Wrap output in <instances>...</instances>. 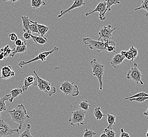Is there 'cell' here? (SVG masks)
<instances>
[{"label":"cell","mask_w":148,"mask_h":137,"mask_svg":"<svg viewBox=\"0 0 148 137\" xmlns=\"http://www.w3.org/2000/svg\"><path fill=\"white\" fill-rule=\"evenodd\" d=\"M25 79L27 80V81L29 84H34V81L36 80V78L32 75H29V76L25 77Z\"/></svg>","instance_id":"obj_39"},{"label":"cell","mask_w":148,"mask_h":137,"mask_svg":"<svg viewBox=\"0 0 148 137\" xmlns=\"http://www.w3.org/2000/svg\"><path fill=\"white\" fill-rule=\"evenodd\" d=\"M31 24L30 25V31L31 33H37L39 34V31L38 29V27L36 24L33 22V21L30 20Z\"/></svg>","instance_id":"obj_33"},{"label":"cell","mask_w":148,"mask_h":137,"mask_svg":"<svg viewBox=\"0 0 148 137\" xmlns=\"http://www.w3.org/2000/svg\"><path fill=\"white\" fill-rule=\"evenodd\" d=\"M125 58L120 53L116 54L112 58L111 61V64L113 68H116L118 66L123 62Z\"/></svg>","instance_id":"obj_14"},{"label":"cell","mask_w":148,"mask_h":137,"mask_svg":"<svg viewBox=\"0 0 148 137\" xmlns=\"http://www.w3.org/2000/svg\"><path fill=\"white\" fill-rule=\"evenodd\" d=\"M16 133L19 134L18 129L11 128L6 122L0 118V137L12 136Z\"/></svg>","instance_id":"obj_10"},{"label":"cell","mask_w":148,"mask_h":137,"mask_svg":"<svg viewBox=\"0 0 148 137\" xmlns=\"http://www.w3.org/2000/svg\"><path fill=\"white\" fill-rule=\"evenodd\" d=\"M9 38L10 39V40L13 42H15L18 39V37L16 34L14 32L10 33L9 34Z\"/></svg>","instance_id":"obj_38"},{"label":"cell","mask_w":148,"mask_h":137,"mask_svg":"<svg viewBox=\"0 0 148 137\" xmlns=\"http://www.w3.org/2000/svg\"><path fill=\"white\" fill-rule=\"evenodd\" d=\"M9 113L12 121L16 122L18 125L19 130L22 128L24 122L30 118L27 113L25 106L23 104H18L12 110H9Z\"/></svg>","instance_id":"obj_1"},{"label":"cell","mask_w":148,"mask_h":137,"mask_svg":"<svg viewBox=\"0 0 148 137\" xmlns=\"http://www.w3.org/2000/svg\"><path fill=\"white\" fill-rule=\"evenodd\" d=\"M129 51L132 54V55H133L134 59H136V57L138 56V50L136 49V48H134L133 47V45H132L130 49H129Z\"/></svg>","instance_id":"obj_35"},{"label":"cell","mask_w":148,"mask_h":137,"mask_svg":"<svg viewBox=\"0 0 148 137\" xmlns=\"http://www.w3.org/2000/svg\"><path fill=\"white\" fill-rule=\"evenodd\" d=\"M100 137H108L107 136V135L104 134H102L100 135Z\"/></svg>","instance_id":"obj_45"},{"label":"cell","mask_w":148,"mask_h":137,"mask_svg":"<svg viewBox=\"0 0 148 137\" xmlns=\"http://www.w3.org/2000/svg\"><path fill=\"white\" fill-rule=\"evenodd\" d=\"M86 112L82 109L74 111L72 112L71 118L69 119L70 125L72 126L84 125V121L86 120Z\"/></svg>","instance_id":"obj_7"},{"label":"cell","mask_w":148,"mask_h":137,"mask_svg":"<svg viewBox=\"0 0 148 137\" xmlns=\"http://www.w3.org/2000/svg\"><path fill=\"white\" fill-rule=\"evenodd\" d=\"M143 114H144V115H145L146 116H148V109H147L146 111H145V112L143 113Z\"/></svg>","instance_id":"obj_44"},{"label":"cell","mask_w":148,"mask_h":137,"mask_svg":"<svg viewBox=\"0 0 148 137\" xmlns=\"http://www.w3.org/2000/svg\"><path fill=\"white\" fill-rule=\"evenodd\" d=\"M145 10L147 11V13L145 14V16L147 17L148 16V0H145V1H142V4L140 5V6L135 8L134 10L135 11H138V10Z\"/></svg>","instance_id":"obj_27"},{"label":"cell","mask_w":148,"mask_h":137,"mask_svg":"<svg viewBox=\"0 0 148 137\" xmlns=\"http://www.w3.org/2000/svg\"><path fill=\"white\" fill-rule=\"evenodd\" d=\"M146 136L147 137H148V131H147V132L146 133Z\"/></svg>","instance_id":"obj_46"},{"label":"cell","mask_w":148,"mask_h":137,"mask_svg":"<svg viewBox=\"0 0 148 137\" xmlns=\"http://www.w3.org/2000/svg\"><path fill=\"white\" fill-rule=\"evenodd\" d=\"M95 12H99V18L101 21H104L106 19V18L105 16V14L107 12V10H106V5L104 2V1H101V2L98 3L97 6H96V8L92 11L86 13L85 16H88Z\"/></svg>","instance_id":"obj_11"},{"label":"cell","mask_w":148,"mask_h":137,"mask_svg":"<svg viewBox=\"0 0 148 137\" xmlns=\"http://www.w3.org/2000/svg\"><path fill=\"white\" fill-rule=\"evenodd\" d=\"M15 72L11 66H6L1 68L0 79L8 80L15 76Z\"/></svg>","instance_id":"obj_12"},{"label":"cell","mask_w":148,"mask_h":137,"mask_svg":"<svg viewBox=\"0 0 148 137\" xmlns=\"http://www.w3.org/2000/svg\"></svg>","instance_id":"obj_47"},{"label":"cell","mask_w":148,"mask_h":137,"mask_svg":"<svg viewBox=\"0 0 148 137\" xmlns=\"http://www.w3.org/2000/svg\"><path fill=\"white\" fill-rule=\"evenodd\" d=\"M31 36H32V33L30 32H24L23 35V37L24 39L29 40L30 39H31Z\"/></svg>","instance_id":"obj_41"},{"label":"cell","mask_w":148,"mask_h":137,"mask_svg":"<svg viewBox=\"0 0 148 137\" xmlns=\"http://www.w3.org/2000/svg\"><path fill=\"white\" fill-rule=\"evenodd\" d=\"M0 50L3 52V53L4 54V55H5L6 58L8 57H10L13 51V49H11L10 48L9 45L5 46L4 48H1Z\"/></svg>","instance_id":"obj_29"},{"label":"cell","mask_w":148,"mask_h":137,"mask_svg":"<svg viewBox=\"0 0 148 137\" xmlns=\"http://www.w3.org/2000/svg\"><path fill=\"white\" fill-rule=\"evenodd\" d=\"M148 97V94L145 93V92H140L137 93L136 94L132 96L129 97H126L125 99V100H130L131 99L136 98H139V97Z\"/></svg>","instance_id":"obj_31"},{"label":"cell","mask_w":148,"mask_h":137,"mask_svg":"<svg viewBox=\"0 0 148 137\" xmlns=\"http://www.w3.org/2000/svg\"><path fill=\"white\" fill-rule=\"evenodd\" d=\"M86 3H84L83 0H74L72 5L70 8H69L68 9H66L65 10H61L60 11V14L57 16V18H61L66 13H68L69 12H70L71 10L81 7L83 5H84Z\"/></svg>","instance_id":"obj_13"},{"label":"cell","mask_w":148,"mask_h":137,"mask_svg":"<svg viewBox=\"0 0 148 137\" xmlns=\"http://www.w3.org/2000/svg\"><path fill=\"white\" fill-rule=\"evenodd\" d=\"M23 93V91L21 89L19 88H16L10 91V95H11V98L9 99V102L12 103L14 99L17 98L18 95H20Z\"/></svg>","instance_id":"obj_20"},{"label":"cell","mask_w":148,"mask_h":137,"mask_svg":"<svg viewBox=\"0 0 148 137\" xmlns=\"http://www.w3.org/2000/svg\"><path fill=\"white\" fill-rule=\"evenodd\" d=\"M33 22L36 24L38 27V29L39 31V35L42 38H45V34L47 33L49 30V27L46 26L45 25L39 24L36 21H33Z\"/></svg>","instance_id":"obj_17"},{"label":"cell","mask_w":148,"mask_h":137,"mask_svg":"<svg viewBox=\"0 0 148 137\" xmlns=\"http://www.w3.org/2000/svg\"><path fill=\"white\" fill-rule=\"evenodd\" d=\"M115 29L116 28L111 29V25H108L102 27L99 32V37L98 41L105 42L111 40L112 34Z\"/></svg>","instance_id":"obj_9"},{"label":"cell","mask_w":148,"mask_h":137,"mask_svg":"<svg viewBox=\"0 0 148 137\" xmlns=\"http://www.w3.org/2000/svg\"><path fill=\"white\" fill-rule=\"evenodd\" d=\"M15 42V45L16 47H21V46H22V45H23L24 44H25V43L26 42L25 41H22L21 39H18Z\"/></svg>","instance_id":"obj_40"},{"label":"cell","mask_w":148,"mask_h":137,"mask_svg":"<svg viewBox=\"0 0 148 137\" xmlns=\"http://www.w3.org/2000/svg\"><path fill=\"white\" fill-rule=\"evenodd\" d=\"M106 49L107 52H116V45L115 43L112 40H110L107 42H104Z\"/></svg>","instance_id":"obj_21"},{"label":"cell","mask_w":148,"mask_h":137,"mask_svg":"<svg viewBox=\"0 0 148 137\" xmlns=\"http://www.w3.org/2000/svg\"><path fill=\"white\" fill-rule=\"evenodd\" d=\"M90 106H91V104L89 103L86 100H84L83 101H80L79 104V107L80 109L86 111L89 110V107Z\"/></svg>","instance_id":"obj_28"},{"label":"cell","mask_w":148,"mask_h":137,"mask_svg":"<svg viewBox=\"0 0 148 137\" xmlns=\"http://www.w3.org/2000/svg\"><path fill=\"white\" fill-rule=\"evenodd\" d=\"M148 100V97H139L136 98H133L130 99V101H136L138 102H144L145 100Z\"/></svg>","instance_id":"obj_36"},{"label":"cell","mask_w":148,"mask_h":137,"mask_svg":"<svg viewBox=\"0 0 148 137\" xmlns=\"http://www.w3.org/2000/svg\"><path fill=\"white\" fill-rule=\"evenodd\" d=\"M21 19L22 21L23 31L24 32H30V25L31 24L30 19H29L28 16H22Z\"/></svg>","instance_id":"obj_16"},{"label":"cell","mask_w":148,"mask_h":137,"mask_svg":"<svg viewBox=\"0 0 148 137\" xmlns=\"http://www.w3.org/2000/svg\"><path fill=\"white\" fill-rule=\"evenodd\" d=\"M106 116H107V121L109 124L108 127L109 128H112L113 125L116 123V116L109 113H107Z\"/></svg>","instance_id":"obj_24"},{"label":"cell","mask_w":148,"mask_h":137,"mask_svg":"<svg viewBox=\"0 0 148 137\" xmlns=\"http://www.w3.org/2000/svg\"><path fill=\"white\" fill-rule=\"evenodd\" d=\"M143 75L138 68V64L134 63L133 66H132L127 72V78L129 80L132 81L137 84H140L141 85H143L144 83L141 79Z\"/></svg>","instance_id":"obj_6"},{"label":"cell","mask_w":148,"mask_h":137,"mask_svg":"<svg viewBox=\"0 0 148 137\" xmlns=\"http://www.w3.org/2000/svg\"><path fill=\"white\" fill-rule=\"evenodd\" d=\"M27 42H25V44L22 46L16 47V48H13L12 53L11 54L10 57H13L16 53H22L27 51Z\"/></svg>","instance_id":"obj_18"},{"label":"cell","mask_w":148,"mask_h":137,"mask_svg":"<svg viewBox=\"0 0 148 137\" xmlns=\"http://www.w3.org/2000/svg\"><path fill=\"white\" fill-rule=\"evenodd\" d=\"M33 73L36 75L38 82L37 86L40 90L47 93L50 97L56 92V88L55 86L51 85L49 82L40 77L36 71H33Z\"/></svg>","instance_id":"obj_3"},{"label":"cell","mask_w":148,"mask_h":137,"mask_svg":"<svg viewBox=\"0 0 148 137\" xmlns=\"http://www.w3.org/2000/svg\"><path fill=\"white\" fill-rule=\"evenodd\" d=\"M120 131H121V134H120V137H130V135L128 133L124 131L123 129H121Z\"/></svg>","instance_id":"obj_42"},{"label":"cell","mask_w":148,"mask_h":137,"mask_svg":"<svg viewBox=\"0 0 148 137\" xmlns=\"http://www.w3.org/2000/svg\"><path fill=\"white\" fill-rule=\"evenodd\" d=\"M82 43L90 49L95 50L98 53L101 52H107L104 42L95 40L90 38H84L82 39Z\"/></svg>","instance_id":"obj_5"},{"label":"cell","mask_w":148,"mask_h":137,"mask_svg":"<svg viewBox=\"0 0 148 137\" xmlns=\"http://www.w3.org/2000/svg\"><path fill=\"white\" fill-rule=\"evenodd\" d=\"M31 127V125L27 124L25 130L22 134L19 135V137H33L32 134H31V132H30Z\"/></svg>","instance_id":"obj_26"},{"label":"cell","mask_w":148,"mask_h":137,"mask_svg":"<svg viewBox=\"0 0 148 137\" xmlns=\"http://www.w3.org/2000/svg\"><path fill=\"white\" fill-rule=\"evenodd\" d=\"M60 90L64 95H72L74 97H77L80 93L79 89L77 85L68 81H64L61 84Z\"/></svg>","instance_id":"obj_4"},{"label":"cell","mask_w":148,"mask_h":137,"mask_svg":"<svg viewBox=\"0 0 148 137\" xmlns=\"http://www.w3.org/2000/svg\"><path fill=\"white\" fill-rule=\"evenodd\" d=\"M33 84H29V83L27 81V80H26L25 79H24L23 86L22 88V91H23V92L26 91L28 89L29 87L31 86H32Z\"/></svg>","instance_id":"obj_37"},{"label":"cell","mask_w":148,"mask_h":137,"mask_svg":"<svg viewBox=\"0 0 148 137\" xmlns=\"http://www.w3.org/2000/svg\"><path fill=\"white\" fill-rule=\"evenodd\" d=\"M96 134L97 133L92 130H89L88 129H86L83 134V137H94Z\"/></svg>","instance_id":"obj_34"},{"label":"cell","mask_w":148,"mask_h":137,"mask_svg":"<svg viewBox=\"0 0 148 137\" xmlns=\"http://www.w3.org/2000/svg\"><path fill=\"white\" fill-rule=\"evenodd\" d=\"M31 39H32L33 41L38 45H45L47 41V38H42L40 36H34L32 34L31 36Z\"/></svg>","instance_id":"obj_19"},{"label":"cell","mask_w":148,"mask_h":137,"mask_svg":"<svg viewBox=\"0 0 148 137\" xmlns=\"http://www.w3.org/2000/svg\"><path fill=\"white\" fill-rule=\"evenodd\" d=\"M31 4L33 9H39L42 5H45L46 3L42 0H32Z\"/></svg>","instance_id":"obj_22"},{"label":"cell","mask_w":148,"mask_h":137,"mask_svg":"<svg viewBox=\"0 0 148 137\" xmlns=\"http://www.w3.org/2000/svg\"><path fill=\"white\" fill-rule=\"evenodd\" d=\"M93 114L96 119L100 120L102 119L103 116H106V114H104L100 107H96L93 112Z\"/></svg>","instance_id":"obj_23"},{"label":"cell","mask_w":148,"mask_h":137,"mask_svg":"<svg viewBox=\"0 0 148 137\" xmlns=\"http://www.w3.org/2000/svg\"><path fill=\"white\" fill-rule=\"evenodd\" d=\"M90 65L92 68V73L93 75L97 77L100 84V90H102L103 86V81L102 77L103 75L104 71V66L100 64L98 62L96 59H94L91 60L90 62Z\"/></svg>","instance_id":"obj_2"},{"label":"cell","mask_w":148,"mask_h":137,"mask_svg":"<svg viewBox=\"0 0 148 137\" xmlns=\"http://www.w3.org/2000/svg\"><path fill=\"white\" fill-rule=\"evenodd\" d=\"M10 98H11L10 93L5 95L4 96H3V97L0 98V117L1 116V112L7 110L8 108L5 104V101H9Z\"/></svg>","instance_id":"obj_15"},{"label":"cell","mask_w":148,"mask_h":137,"mask_svg":"<svg viewBox=\"0 0 148 137\" xmlns=\"http://www.w3.org/2000/svg\"><path fill=\"white\" fill-rule=\"evenodd\" d=\"M104 2L106 5V10L107 11H110L111 10V7L115 5L120 4V2L118 0H109V1H104Z\"/></svg>","instance_id":"obj_25"},{"label":"cell","mask_w":148,"mask_h":137,"mask_svg":"<svg viewBox=\"0 0 148 137\" xmlns=\"http://www.w3.org/2000/svg\"><path fill=\"white\" fill-rule=\"evenodd\" d=\"M120 53L121 54L123 57H124L125 59L130 60L132 62H133L134 60L135 59L133 55H132V54L129 51H121Z\"/></svg>","instance_id":"obj_30"},{"label":"cell","mask_w":148,"mask_h":137,"mask_svg":"<svg viewBox=\"0 0 148 137\" xmlns=\"http://www.w3.org/2000/svg\"><path fill=\"white\" fill-rule=\"evenodd\" d=\"M103 134H106L108 137H116V132L113 130L112 128H109L108 127L104 129Z\"/></svg>","instance_id":"obj_32"},{"label":"cell","mask_w":148,"mask_h":137,"mask_svg":"<svg viewBox=\"0 0 148 137\" xmlns=\"http://www.w3.org/2000/svg\"><path fill=\"white\" fill-rule=\"evenodd\" d=\"M5 58H6L5 57V55H4L3 52L0 50V60L1 61V60H4Z\"/></svg>","instance_id":"obj_43"},{"label":"cell","mask_w":148,"mask_h":137,"mask_svg":"<svg viewBox=\"0 0 148 137\" xmlns=\"http://www.w3.org/2000/svg\"><path fill=\"white\" fill-rule=\"evenodd\" d=\"M59 48L56 47H55L52 50H51L50 51H45V52H41V53H40L36 57H35L34 58H33V59H31V60H29V61H21L18 63V66L22 68L23 67V66L28 64H29L30 63L36 61L41 60L42 61H45L47 60V57L50 54L53 53L54 52H55V51H59Z\"/></svg>","instance_id":"obj_8"}]
</instances>
